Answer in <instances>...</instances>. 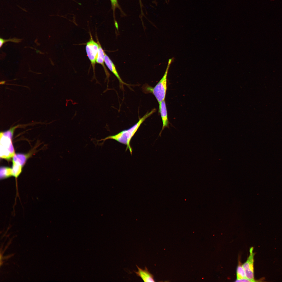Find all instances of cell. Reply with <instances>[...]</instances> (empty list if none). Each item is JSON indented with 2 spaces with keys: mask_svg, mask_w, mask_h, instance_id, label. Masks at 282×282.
Masks as SVG:
<instances>
[{
  "mask_svg": "<svg viewBox=\"0 0 282 282\" xmlns=\"http://www.w3.org/2000/svg\"><path fill=\"white\" fill-rule=\"evenodd\" d=\"M96 38L97 42L98 44L99 48L97 55L96 59V63L101 64L102 66L107 77L108 78L109 75V74L104 64V56L105 53L102 49L97 37Z\"/></svg>",
  "mask_w": 282,
  "mask_h": 282,
  "instance_id": "8",
  "label": "cell"
},
{
  "mask_svg": "<svg viewBox=\"0 0 282 282\" xmlns=\"http://www.w3.org/2000/svg\"><path fill=\"white\" fill-rule=\"evenodd\" d=\"M237 280L247 278L245 275L244 270L240 261H239L237 269Z\"/></svg>",
  "mask_w": 282,
  "mask_h": 282,
  "instance_id": "11",
  "label": "cell"
},
{
  "mask_svg": "<svg viewBox=\"0 0 282 282\" xmlns=\"http://www.w3.org/2000/svg\"><path fill=\"white\" fill-rule=\"evenodd\" d=\"M253 247H251L249 250L250 255L246 261L243 265L246 278L250 282L256 281L254 278V253L253 252Z\"/></svg>",
  "mask_w": 282,
  "mask_h": 282,
  "instance_id": "5",
  "label": "cell"
},
{
  "mask_svg": "<svg viewBox=\"0 0 282 282\" xmlns=\"http://www.w3.org/2000/svg\"><path fill=\"white\" fill-rule=\"evenodd\" d=\"M13 176L12 169L7 167L1 168L0 171L1 180Z\"/></svg>",
  "mask_w": 282,
  "mask_h": 282,
  "instance_id": "10",
  "label": "cell"
},
{
  "mask_svg": "<svg viewBox=\"0 0 282 282\" xmlns=\"http://www.w3.org/2000/svg\"><path fill=\"white\" fill-rule=\"evenodd\" d=\"M22 40V39L15 38L5 39L1 38L0 39V47L1 48L3 44L6 42H11L15 43H18L21 42Z\"/></svg>",
  "mask_w": 282,
  "mask_h": 282,
  "instance_id": "13",
  "label": "cell"
},
{
  "mask_svg": "<svg viewBox=\"0 0 282 282\" xmlns=\"http://www.w3.org/2000/svg\"><path fill=\"white\" fill-rule=\"evenodd\" d=\"M111 3L112 9L114 11L116 8L118 7V0H110Z\"/></svg>",
  "mask_w": 282,
  "mask_h": 282,
  "instance_id": "14",
  "label": "cell"
},
{
  "mask_svg": "<svg viewBox=\"0 0 282 282\" xmlns=\"http://www.w3.org/2000/svg\"><path fill=\"white\" fill-rule=\"evenodd\" d=\"M1 133V156L8 158L12 156L14 150L10 138L6 136L4 132Z\"/></svg>",
  "mask_w": 282,
  "mask_h": 282,
  "instance_id": "4",
  "label": "cell"
},
{
  "mask_svg": "<svg viewBox=\"0 0 282 282\" xmlns=\"http://www.w3.org/2000/svg\"><path fill=\"white\" fill-rule=\"evenodd\" d=\"M159 112L160 114L162 123V128L159 134V136H161L162 131L165 128H169V122L168 120L167 111L165 100L159 103Z\"/></svg>",
  "mask_w": 282,
  "mask_h": 282,
  "instance_id": "6",
  "label": "cell"
},
{
  "mask_svg": "<svg viewBox=\"0 0 282 282\" xmlns=\"http://www.w3.org/2000/svg\"><path fill=\"white\" fill-rule=\"evenodd\" d=\"M155 111L153 109L150 112L147 113L138 121L132 126L127 129L123 130L115 135L109 136L104 139L97 140V142L103 141L101 145L103 144L104 141L108 139H113L126 146V150L128 149L131 154H132V149L130 145V142L133 137L141 125L148 117L150 116Z\"/></svg>",
  "mask_w": 282,
  "mask_h": 282,
  "instance_id": "1",
  "label": "cell"
},
{
  "mask_svg": "<svg viewBox=\"0 0 282 282\" xmlns=\"http://www.w3.org/2000/svg\"><path fill=\"white\" fill-rule=\"evenodd\" d=\"M138 269L137 271H134L136 275L140 277L144 282H154L153 275L148 271L147 268L145 267L143 269L136 265Z\"/></svg>",
  "mask_w": 282,
  "mask_h": 282,
  "instance_id": "7",
  "label": "cell"
},
{
  "mask_svg": "<svg viewBox=\"0 0 282 282\" xmlns=\"http://www.w3.org/2000/svg\"><path fill=\"white\" fill-rule=\"evenodd\" d=\"M21 166L13 162V167L12 169L13 176L17 178L21 172Z\"/></svg>",
  "mask_w": 282,
  "mask_h": 282,
  "instance_id": "12",
  "label": "cell"
},
{
  "mask_svg": "<svg viewBox=\"0 0 282 282\" xmlns=\"http://www.w3.org/2000/svg\"><path fill=\"white\" fill-rule=\"evenodd\" d=\"M168 64L165 72L161 80L154 87L148 86L147 90L154 96L158 103L165 100L167 89V77Z\"/></svg>",
  "mask_w": 282,
  "mask_h": 282,
  "instance_id": "2",
  "label": "cell"
},
{
  "mask_svg": "<svg viewBox=\"0 0 282 282\" xmlns=\"http://www.w3.org/2000/svg\"><path fill=\"white\" fill-rule=\"evenodd\" d=\"M90 34V38L86 44L85 49L87 56L90 61L93 69L94 77L95 78V65L99 45L98 43L93 40L91 34Z\"/></svg>",
  "mask_w": 282,
  "mask_h": 282,
  "instance_id": "3",
  "label": "cell"
},
{
  "mask_svg": "<svg viewBox=\"0 0 282 282\" xmlns=\"http://www.w3.org/2000/svg\"><path fill=\"white\" fill-rule=\"evenodd\" d=\"M104 62L109 69L115 75L120 83L126 84L122 80L116 70L115 65L109 57L105 53Z\"/></svg>",
  "mask_w": 282,
  "mask_h": 282,
  "instance_id": "9",
  "label": "cell"
}]
</instances>
